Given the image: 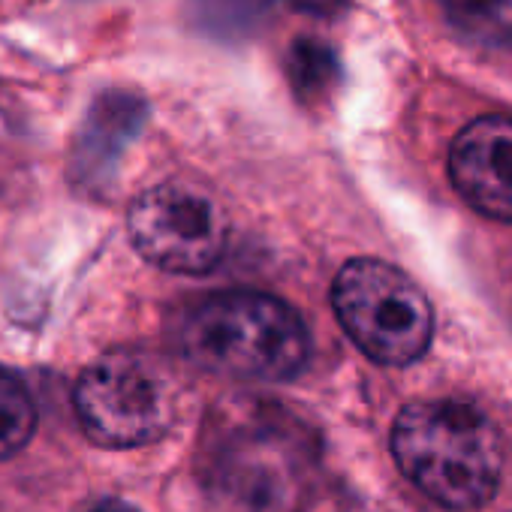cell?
<instances>
[{
  "label": "cell",
  "instance_id": "obj_1",
  "mask_svg": "<svg viewBox=\"0 0 512 512\" xmlns=\"http://www.w3.org/2000/svg\"><path fill=\"white\" fill-rule=\"evenodd\" d=\"M392 455L401 473L446 509L488 503L503 479V440L491 419L461 401H419L398 413Z\"/></svg>",
  "mask_w": 512,
  "mask_h": 512
},
{
  "label": "cell",
  "instance_id": "obj_2",
  "mask_svg": "<svg viewBox=\"0 0 512 512\" xmlns=\"http://www.w3.org/2000/svg\"><path fill=\"white\" fill-rule=\"evenodd\" d=\"M190 362L235 380H290L311 353L302 317L266 293H220L190 311L181 329Z\"/></svg>",
  "mask_w": 512,
  "mask_h": 512
},
{
  "label": "cell",
  "instance_id": "obj_3",
  "mask_svg": "<svg viewBox=\"0 0 512 512\" xmlns=\"http://www.w3.org/2000/svg\"><path fill=\"white\" fill-rule=\"evenodd\" d=\"M76 416L106 449H136L160 440L178 416L172 371L148 353L118 350L97 359L76 383Z\"/></svg>",
  "mask_w": 512,
  "mask_h": 512
},
{
  "label": "cell",
  "instance_id": "obj_4",
  "mask_svg": "<svg viewBox=\"0 0 512 512\" xmlns=\"http://www.w3.org/2000/svg\"><path fill=\"white\" fill-rule=\"evenodd\" d=\"M332 305L356 347L380 365L416 362L434 335L425 293L383 260H350L332 287Z\"/></svg>",
  "mask_w": 512,
  "mask_h": 512
},
{
  "label": "cell",
  "instance_id": "obj_5",
  "mask_svg": "<svg viewBox=\"0 0 512 512\" xmlns=\"http://www.w3.org/2000/svg\"><path fill=\"white\" fill-rule=\"evenodd\" d=\"M130 238L148 263L166 272H208L226 247V214L196 184L166 181L130 205Z\"/></svg>",
  "mask_w": 512,
  "mask_h": 512
},
{
  "label": "cell",
  "instance_id": "obj_6",
  "mask_svg": "<svg viewBox=\"0 0 512 512\" xmlns=\"http://www.w3.org/2000/svg\"><path fill=\"white\" fill-rule=\"evenodd\" d=\"M449 175L470 208L512 223V118L488 115L467 124L452 142Z\"/></svg>",
  "mask_w": 512,
  "mask_h": 512
},
{
  "label": "cell",
  "instance_id": "obj_7",
  "mask_svg": "<svg viewBox=\"0 0 512 512\" xmlns=\"http://www.w3.org/2000/svg\"><path fill=\"white\" fill-rule=\"evenodd\" d=\"M455 31L482 46L512 43V0H443Z\"/></svg>",
  "mask_w": 512,
  "mask_h": 512
},
{
  "label": "cell",
  "instance_id": "obj_8",
  "mask_svg": "<svg viewBox=\"0 0 512 512\" xmlns=\"http://www.w3.org/2000/svg\"><path fill=\"white\" fill-rule=\"evenodd\" d=\"M37 428V407L22 377L0 365V461L16 455Z\"/></svg>",
  "mask_w": 512,
  "mask_h": 512
},
{
  "label": "cell",
  "instance_id": "obj_9",
  "mask_svg": "<svg viewBox=\"0 0 512 512\" xmlns=\"http://www.w3.org/2000/svg\"><path fill=\"white\" fill-rule=\"evenodd\" d=\"M94 512H136V509H130L127 503H103V506H97Z\"/></svg>",
  "mask_w": 512,
  "mask_h": 512
}]
</instances>
